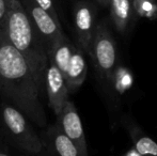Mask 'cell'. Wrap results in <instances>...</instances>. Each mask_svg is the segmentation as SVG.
<instances>
[{
	"instance_id": "obj_1",
	"label": "cell",
	"mask_w": 157,
	"mask_h": 156,
	"mask_svg": "<svg viewBox=\"0 0 157 156\" xmlns=\"http://www.w3.org/2000/svg\"><path fill=\"white\" fill-rule=\"evenodd\" d=\"M0 90L14 107L28 119L44 127L46 115L40 100L41 89L23 56L0 30Z\"/></svg>"
},
{
	"instance_id": "obj_2",
	"label": "cell",
	"mask_w": 157,
	"mask_h": 156,
	"mask_svg": "<svg viewBox=\"0 0 157 156\" xmlns=\"http://www.w3.org/2000/svg\"><path fill=\"white\" fill-rule=\"evenodd\" d=\"M2 31L11 45L27 61L37 86L41 91H44V76L48 65V56L19 0L13 1Z\"/></svg>"
},
{
	"instance_id": "obj_3",
	"label": "cell",
	"mask_w": 157,
	"mask_h": 156,
	"mask_svg": "<svg viewBox=\"0 0 157 156\" xmlns=\"http://www.w3.org/2000/svg\"><path fill=\"white\" fill-rule=\"evenodd\" d=\"M48 60L52 61L62 74L70 92L76 91L85 82L88 67L83 51L74 45L65 34L50 50Z\"/></svg>"
},
{
	"instance_id": "obj_4",
	"label": "cell",
	"mask_w": 157,
	"mask_h": 156,
	"mask_svg": "<svg viewBox=\"0 0 157 156\" xmlns=\"http://www.w3.org/2000/svg\"><path fill=\"white\" fill-rule=\"evenodd\" d=\"M88 55L91 57L99 76L108 83H112L117 67V45L105 23L96 25Z\"/></svg>"
},
{
	"instance_id": "obj_5",
	"label": "cell",
	"mask_w": 157,
	"mask_h": 156,
	"mask_svg": "<svg viewBox=\"0 0 157 156\" xmlns=\"http://www.w3.org/2000/svg\"><path fill=\"white\" fill-rule=\"evenodd\" d=\"M1 113L2 122L16 143L26 152L39 154L43 149V143L33 131L28 118L12 105H3Z\"/></svg>"
},
{
	"instance_id": "obj_6",
	"label": "cell",
	"mask_w": 157,
	"mask_h": 156,
	"mask_svg": "<svg viewBox=\"0 0 157 156\" xmlns=\"http://www.w3.org/2000/svg\"><path fill=\"white\" fill-rule=\"evenodd\" d=\"M30 21L36 30L46 52L48 54L63 36L61 24L57 23L48 13L41 9L33 0H19Z\"/></svg>"
},
{
	"instance_id": "obj_7",
	"label": "cell",
	"mask_w": 157,
	"mask_h": 156,
	"mask_svg": "<svg viewBox=\"0 0 157 156\" xmlns=\"http://www.w3.org/2000/svg\"><path fill=\"white\" fill-rule=\"evenodd\" d=\"M74 32L78 47L89 54L90 45L96 28V8L88 0H80L74 6Z\"/></svg>"
},
{
	"instance_id": "obj_8",
	"label": "cell",
	"mask_w": 157,
	"mask_h": 156,
	"mask_svg": "<svg viewBox=\"0 0 157 156\" xmlns=\"http://www.w3.org/2000/svg\"><path fill=\"white\" fill-rule=\"evenodd\" d=\"M44 90L47 93L50 108L58 117L65 104L70 101V91L62 74L50 60H48L44 76Z\"/></svg>"
},
{
	"instance_id": "obj_9",
	"label": "cell",
	"mask_w": 157,
	"mask_h": 156,
	"mask_svg": "<svg viewBox=\"0 0 157 156\" xmlns=\"http://www.w3.org/2000/svg\"><path fill=\"white\" fill-rule=\"evenodd\" d=\"M58 125L64 135L75 144L80 156H88L87 141L80 117L75 105L71 101L66 103L61 113L58 116Z\"/></svg>"
},
{
	"instance_id": "obj_10",
	"label": "cell",
	"mask_w": 157,
	"mask_h": 156,
	"mask_svg": "<svg viewBox=\"0 0 157 156\" xmlns=\"http://www.w3.org/2000/svg\"><path fill=\"white\" fill-rule=\"evenodd\" d=\"M110 16L116 30L124 34L134 18V8L130 0H113L110 3Z\"/></svg>"
},
{
	"instance_id": "obj_11",
	"label": "cell",
	"mask_w": 157,
	"mask_h": 156,
	"mask_svg": "<svg viewBox=\"0 0 157 156\" xmlns=\"http://www.w3.org/2000/svg\"><path fill=\"white\" fill-rule=\"evenodd\" d=\"M52 149L58 156H80L75 144L64 135L59 125L57 124L50 131Z\"/></svg>"
},
{
	"instance_id": "obj_12",
	"label": "cell",
	"mask_w": 157,
	"mask_h": 156,
	"mask_svg": "<svg viewBox=\"0 0 157 156\" xmlns=\"http://www.w3.org/2000/svg\"><path fill=\"white\" fill-rule=\"evenodd\" d=\"M135 152L139 156H157V143L138 129H130Z\"/></svg>"
},
{
	"instance_id": "obj_13",
	"label": "cell",
	"mask_w": 157,
	"mask_h": 156,
	"mask_svg": "<svg viewBox=\"0 0 157 156\" xmlns=\"http://www.w3.org/2000/svg\"><path fill=\"white\" fill-rule=\"evenodd\" d=\"M132 82V76H130V74L127 73L126 69H123V67L117 65L116 71L113 73V77H112V83H114L117 88L124 91V90L130 87Z\"/></svg>"
},
{
	"instance_id": "obj_14",
	"label": "cell",
	"mask_w": 157,
	"mask_h": 156,
	"mask_svg": "<svg viewBox=\"0 0 157 156\" xmlns=\"http://www.w3.org/2000/svg\"><path fill=\"white\" fill-rule=\"evenodd\" d=\"M37 6H40L41 9H43L46 13L50 15L57 23H60L59 21V17L58 14H57V10H56V6L54 4V1L52 0H33Z\"/></svg>"
},
{
	"instance_id": "obj_15",
	"label": "cell",
	"mask_w": 157,
	"mask_h": 156,
	"mask_svg": "<svg viewBox=\"0 0 157 156\" xmlns=\"http://www.w3.org/2000/svg\"><path fill=\"white\" fill-rule=\"evenodd\" d=\"M14 0H0V30L6 24V17L10 13L11 6Z\"/></svg>"
},
{
	"instance_id": "obj_16",
	"label": "cell",
	"mask_w": 157,
	"mask_h": 156,
	"mask_svg": "<svg viewBox=\"0 0 157 156\" xmlns=\"http://www.w3.org/2000/svg\"><path fill=\"white\" fill-rule=\"evenodd\" d=\"M97 2H98L101 6H105V8H108V6H110V3H111L113 0H96Z\"/></svg>"
},
{
	"instance_id": "obj_17",
	"label": "cell",
	"mask_w": 157,
	"mask_h": 156,
	"mask_svg": "<svg viewBox=\"0 0 157 156\" xmlns=\"http://www.w3.org/2000/svg\"><path fill=\"white\" fill-rule=\"evenodd\" d=\"M0 156H10V155H8V154H4V153H0Z\"/></svg>"
},
{
	"instance_id": "obj_18",
	"label": "cell",
	"mask_w": 157,
	"mask_h": 156,
	"mask_svg": "<svg viewBox=\"0 0 157 156\" xmlns=\"http://www.w3.org/2000/svg\"><path fill=\"white\" fill-rule=\"evenodd\" d=\"M130 1H132V2H134V1H135V0H130Z\"/></svg>"
}]
</instances>
